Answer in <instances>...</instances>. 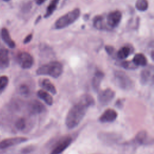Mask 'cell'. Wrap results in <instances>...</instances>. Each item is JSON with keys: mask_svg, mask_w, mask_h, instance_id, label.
I'll return each mask as SVG.
<instances>
[{"mask_svg": "<svg viewBox=\"0 0 154 154\" xmlns=\"http://www.w3.org/2000/svg\"><path fill=\"white\" fill-rule=\"evenodd\" d=\"M94 103V100L91 95L83 94L79 101L69 110L65 119L66 127L69 129L76 128L85 117L88 108L93 106Z\"/></svg>", "mask_w": 154, "mask_h": 154, "instance_id": "cell-1", "label": "cell"}, {"mask_svg": "<svg viewBox=\"0 0 154 154\" xmlns=\"http://www.w3.org/2000/svg\"><path fill=\"white\" fill-rule=\"evenodd\" d=\"M63 70V65L60 62L51 61L38 67L36 73L38 75H49L57 78L61 75Z\"/></svg>", "mask_w": 154, "mask_h": 154, "instance_id": "cell-2", "label": "cell"}, {"mask_svg": "<svg viewBox=\"0 0 154 154\" xmlns=\"http://www.w3.org/2000/svg\"><path fill=\"white\" fill-rule=\"evenodd\" d=\"M80 12V10L77 8L62 16L56 20L54 24L55 28L60 29L69 26L79 18Z\"/></svg>", "mask_w": 154, "mask_h": 154, "instance_id": "cell-3", "label": "cell"}, {"mask_svg": "<svg viewBox=\"0 0 154 154\" xmlns=\"http://www.w3.org/2000/svg\"><path fill=\"white\" fill-rule=\"evenodd\" d=\"M114 78L116 84L122 90H129L134 87L133 81L122 71L116 70L114 73Z\"/></svg>", "mask_w": 154, "mask_h": 154, "instance_id": "cell-4", "label": "cell"}, {"mask_svg": "<svg viewBox=\"0 0 154 154\" xmlns=\"http://www.w3.org/2000/svg\"><path fill=\"white\" fill-rule=\"evenodd\" d=\"M99 140L107 146H112L118 143L122 139L120 134L113 132H100L97 134Z\"/></svg>", "mask_w": 154, "mask_h": 154, "instance_id": "cell-5", "label": "cell"}, {"mask_svg": "<svg viewBox=\"0 0 154 154\" xmlns=\"http://www.w3.org/2000/svg\"><path fill=\"white\" fill-rule=\"evenodd\" d=\"M72 142V138L70 136H64L58 140L55 145L50 154H61L63 152Z\"/></svg>", "mask_w": 154, "mask_h": 154, "instance_id": "cell-6", "label": "cell"}, {"mask_svg": "<svg viewBox=\"0 0 154 154\" xmlns=\"http://www.w3.org/2000/svg\"><path fill=\"white\" fill-rule=\"evenodd\" d=\"M27 110L31 115H38L46 111L45 106L37 100H32L27 105Z\"/></svg>", "mask_w": 154, "mask_h": 154, "instance_id": "cell-7", "label": "cell"}, {"mask_svg": "<svg viewBox=\"0 0 154 154\" xmlns=\"http://www.w3.org/2000/svg\"><path fill=\"white\" fill-rule=\"evenodd\" d=\"M115 92L111 88H106L100 91L97 95V100L99 103L105 106L109 104L114 98Z\"/></svg>", "mask_w": 154, "mask_h": 154, "instance_id": "cell-8", "label": "cell"}, {"mask_svg": "<svg viewBox=\"0 0 154 154\" xmlns=\"http://www.w3.org/2000/svg\"><path fill=\"white\" fill-rule=\"evenodd\" d=\"M133 143L134 144L138 146L150 145L153 144V139L149 136L146 131L143 130L137 134L133 140Z\"/></svg>", "mask_w": 154, "mask_h": 154, "instance_id": "cell-9", "label": "cell"}, {"mask_svg": "<svg viewBox=\"0 0 154 154\" xmlns=\"http://www.w3.org/2000/svg\"><path fill=\"white\" fill-rule=\"evenodd\" d=\"M28 141V138L24 137H15L4 139L0 141V149H5Z\"/></svg>", "mask_w": 154, "mask_h": 154, "instance_id": "cell-10", "label": "cell"}, {"mask_svg": "<svg viewBox=\"0 0 154 154\" xmlns=\"http://www.w3.org/2000/svg\"><path fill=\"white\" fill-rule=\"evenodd\" d=\"M17 61L20 67L24 69H29L34 63L32 57L26 52H22L17 56Z\"/></svg>", "mask_w": 154, "mask_h": 154, "instance_id": "cell-11", "label": "cell"}, {"mask_svg": "<svg viewBox=\"0 0 154 154\" xmlns=\"http://www.w3.org/2000/svg\"><path fill=\"white\" fill-rule=\"evenodd\" d=\"M122 19V13L119 10L110 12L106 17V22L109 27L116 28L120 23Z\"/></svg>", "mask_w": 154, "mask_h": 154, "instance_id": "cell-12", "label": "cell"}, {"mask_svg": "<svg viewBox=\"0 0 154 154\" xmlns=\"http://www.w3.org/2000/svg\"><path fill=\"white\" fill-rule=\"evenodd\" d=\"M118 117L116 110L112 108L106 109L99 117V121L101 123H111L114 122Z\"/></svg>", "mask_w": 154, "mask_h": 154, "instance_id": "cell-13", "label": "cell"}, {"mask_svg": "<svg viewBox=\"0 0 154 154\" xmlns=\"http://www.w3.org/2000/svg\"><path fill=\"white\" fill-rule=\"evenodd\" d=\"M153 79V67L152 66L147 67L144 69L140 75V82L143 85H147Z\"/></svg>", "mask_w": 154, "mask_h": 154, "instance_id": "cell-14", "label": "cell"}, {"mask_svg": "<svg viewBox=\"0 0 154 154\" xmlns=\"http://www.w3.org/2000/svg\"><path fill=\"white\" fill-rule=\"evenodd\" d=\"M10 64L8 51L7 49H0V69L4 70L7 68Z\"/></svg>", "mask_w": 154, "mask_h": 154, "instance_id": "cell-15", "label": "cell"}, {"mask_svg": "<svg viewBox=\"0 0 154 154\" xmlns=\"http://www.w3.org/2000/svg\"><path fill=\"white\" fill-rule=\"evenodd\" d=\"M1 38L4 42V43L10 48H14L16 46V44L12 40L10 37V33L7 29L5 28H3L1 31Z\"/></svg>", "mask_w": 154, "mask_h": 154, "instance_id": "cell-16", "label": "cell"}, {"mask_svg": "<svg viewBox=\"0 0 154 154\" xmlns=\"http://www.w3.org/2000/svg\"><path fill=\"white\" fill-rule=\"evenodd\" d=\"M103 76H104V74L100 70H97L95 72L91 82L92 87L95 91H97L99 90L100 83L102 82V80Z\"/></svg>", "mask_w": 154, "mask_h": 154, "instance_id": "cell-17", "label": "cell"}, {"mask_svg": "<svg viewBox=\"0 0 154 154\" xmlns=\"http://www.w3.org/2000/svg\"><path fill=\"white\" fill-rule=\"evenodd\" d=\"M37 96L42 100H43L48 105L51 106L53 104V98L48 92L40 90L37 93Z\"/></svg>", "mask_w": 154, "mask_h": 154, "instance_id": "cell-18", "label": "cell"}, {"mask_svg": "<svg viewBox=\"0 0 154 154\" xmlns=\"http://www.w3.org/2000/svg\"><path fill=\"white\" fill-rule=\"evenodd\" d=\"M40 85L52 94H56L57 90L54 85L48 79H43L40 81Z\"/></svg>", "mask_w": 154, "mask_h": 154, "instance_id": "cell-19", "label": "cell"}, {"mask_svg": "<svg viewBox=\"0 0 154 154\" xmlns=\"http://www.w3.org/2000/svg\"><path fill=\"white\" fill-rule=\"evenodd\" d=\"M132 62L137 66H145L147 63L146 57L143 54L141 53H138L135 55V56L133 58Z\"/></svg>", "mask_w": 154, "mask_h": 154, "instance_id": "cell-20", "label": "cell"}, {"mask_svg": "<svg viewBox=\"0 0 154 154\" xmlns=\"http://www.w3.org/2000/svg\"><path fill=\"white\" fill-rule=\"evenodd\" d=\"M93 25L94 26L98 29H105L106 26L104 23V19L101 16H95L93 19Z\"/></svg>", "mask_w": 154, "mask_h": 154, "instance_id": "cell-21", "label": "cell"}, {"mask_svg": "<svg viewBox=\"0 0 154 154\" xmlns=\"http://www.w3.org/2000/svg\"><path fill=\"white\" fill-rule=\"evenodd\" d=\"M131 53V49L129 46H124L122 48L117 54V57L120 60H124Z\"/></svg>", "mask_w": 154, "mask_h": 154, "instance_id": "cell-22", "label": "cell"}, {"mask_svg": "<svg viewBox=\"0 0 154 154\" xmlns=\"http://www.w3.org/2000/svg\"><path fill=\"white\" fill-rule=\"evenodd\" d=\"M60 0H52L49 5L48 6L46 13L45 14V17H49L55 11L57 8V4H58Z\"/></svg>", "mask_w": 154, "mask_h": 154, "instance_id": "cell-23", "label": "cell"}, {"mask_svg": "<svg viewBox=\"0 0 154 154\" xmlns=\"http://www.w3.org/2000/svg\"><path fill=\"white\" fill-rule=\"evenodd\" d=\"M14 126L16 128V129L18 131H22L25 130L27 126L26 119L23 117L18 119L14 123Z\"/></svg>", "mask_w": 154, "mask_h": 154, "instance_id": "cell-24", "label": "cell"}, {"mask_svg": "<svg viewBox=\"0 0 154 154\" xmlns=\"http://www.w3.org/2000/svg\"><path fill=\"white\" fill-rule=\"evenodd\" d=\"M149 4L147 0H137L135 4L136 8L141 11H144L148 8Z\"/></svg>", "mask_w": 154, "mask_h": 154, "instance_id": "cell-25", "label": "cell"}, {"mask_svg": "<svg viewBox=\"0 0 154 154\" xmlns=\"http://www.w3.org/2000/svg\"><path fill=\"white\" fill-rule=\"evenodd\" d=\"M19 93L25 96H28L31 93V88L30 87L26 84H22L19 87Z\"/></svg>", "mask_w": 154, "mask_h": 154, "instance_id": "cell-26", "label": "cell"}, {"mask_svg": "<svg viewBox=\"0 0 154 154\" xmlns=\"http://www.w3.org/2000/svg\"><path fill=\"white\" fill-rule=\"evenodd\" d=\"M8 84V78L7 76H0V91L4 90Z\"/></svg>", "mask_w": 154, "mask_h": 154, "instance_id": "cell-27", "label": "cell"}, {"mask_svg": "<svg viewBox=\"0 0 154 154\" xmlns=\"http://www.w3.org/2000/svg\"><path fill=\"white\" fill-rule=\"evenodd\" d=\"M121 66L126 69H135L137 66L132 61H123L121 63Z\"/></svg>", "mask_w": 154, "mask_h": 154, "instance_id": "cell-28", "label": "cell"}, {"mask_svg": "<svg viewBox=\"0 0 154 154\" xmlns=\"http://www.w3.org/2000/svg\"><path fill=\"white\" fill-rule=\"evenodd\" d=\"M35 149V146H32V145H30V146H26L25 147H23L22 150H21V153L22 154H27V153H29L31 152H32V151H34Z\"/></svg>", "mask_w": 154, "mask_h": 154, "instance_id": "cell-29", "label": "cell"}, {"mask_svg": "<svg viewBox=\"0 0 154 154\" xmlns=\"http://www.w3.org/2000/svg\"><path fill=\"white\" fill-rule=\"evenodd\" d=\"M105 50L106 51V52L109 54V55H112L113 53L115 51V49L114 48L111 46H105Z\"/></svg>", "mask_w": 154, "mask_h": 154, "instance_id": "cell-30", "label": "cell"}, {"mask_svg": "<svg viewBox=\"0 0 154 154\" xmlns=\"http://www.w3.org/2000/svg\"><path fill=\"white\" fill-rule=\"evenodd\" d=\"M31 7H32V4H31V2H29V3H27V4H25V5L23 6L22 9H23V10L24 11H29V10L31 9Z\"/></svg>", "mask_w": 154, "mask_h": 154, "instance_id": "cell-31", "label": "cell"}, {"mask_svg": "<svg viewBox=\"0 0 154 154\" xmlns=\"http://www.w3.org/2000/svg\"><path fill=\"white\" fill-rule=\"evenodd\" d=\"M32 38V34H30L28 35L25 38V39H24V40H23V43L26 44V43L30 42V41L31 40Z\"/></svg>", "mask_w": 154, "mask_h": 154, "instance_id": "cell-32", "label": "cell"}, {"mask_svg": "<svg viewBox=\"0 0 154 154\" xmlns=\"http://www.w3.org/2000/svg\"><path fill=\"white\" fill-rule=\"evenodd\" d=\"M115 105L119 108H122L123 105V100H122V99H119L117 100L116 103H115Z\"/></svg>", "mask_w": 154, "mask_h": 154, "instance_id": "cell-33", "label": "cell"}, {"mask_svg": "<svg viewBox=\"0 0 154 154\" xmlns=\"http://www.w3.org/2000/svg\"><path fill=\"white\" fill-rule=\"evenodd\" d=\"M46 0H35L36 4L38 5H41L43 3H44Z\"/></svg>", "mask_w": 154, "mask_h": 154, "instance_id": "cell-34", "label": "cell"}, {"mask_svg": "<svg viewBox=\"0 0 154 154\" xmlns=\"http://www.w3.org/2000/svg\"><path fill=\"white\" fill-rule=\"evenodd\" d=\"M40 19V16H39L38 18H37V19L36 20V21H35V23H37V22H38V21H39V20Z\"/></svg>", "mask_w": 154, "mask_h": 154, "instance_id": "cell-35", "label": "cell"}, {"mask_svg": "<svg viewBox=\"0 0 154 154\" xmlns=\"http://www.w3.org/2000/svg\"><path fill=\"white\" fill-rule=\"evenodd\" d=\"M4 1H5V2H8V1H10V0H3Z\"/></svg>", "mask_w": 154, "mask_h": 154, "instance_id": "cell-36", "label": "cell"}]
</instances>
